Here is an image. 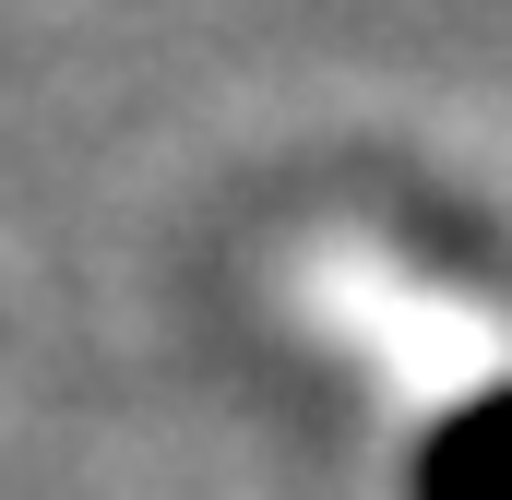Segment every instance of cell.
I'll return each mask as SVG.
<instances>
[{
    "label": "cell",
    "instance_id": "cell-1",
    "mask_svg": "<svg viewBox=\"0 0 512 500\" xmlns=\"http://www.w3.org/2000/svg\"><path fill=\"white\" fill-rule=\"evenodd\" d=\"M417 500H512V381L417 441Z\"/></svg>",
    "mask_w": 512,
    "mask_h": 500
}]
</instances>
